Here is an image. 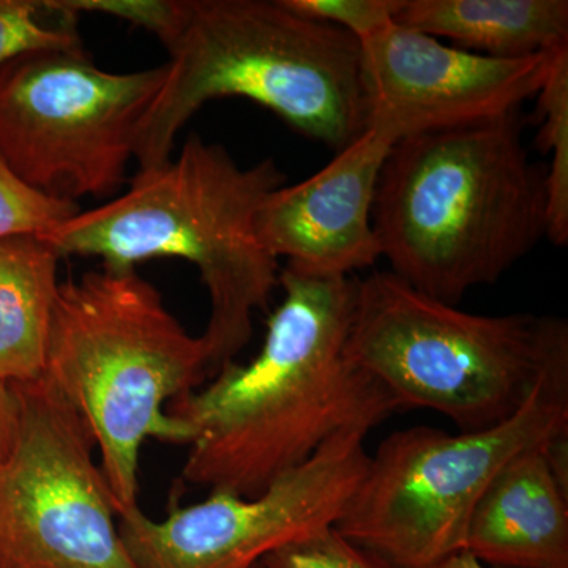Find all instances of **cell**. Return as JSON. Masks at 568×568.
Instances as JSON below:
<instances>
[{
	"instance_id": "obj_1",
	"label": "cell",
	"mask_w": 568,
	"mask_h": 568,
	"mask_svg": "<svg viewBox=\"0 0 568 568\" xmlns=\"http://www.w3.org/2000/svg\"><path fill=\"white\" fill-rule=\"evenodd\" d=\"M283 302L248 364L174 399L171 416L192 437L182 480L211 493L261 495L346 429L372 432L398 409L347 357L354 278H315L284 267Z\"/></svg>"
},
{
	"instance_id": "obj_2",
	"label": "cell",
	"mask_w": 568,
	"mask_h": 568,
	"mask_svg": "<svg viewBox=\"0 0 568 568\" xmlns=\"http://www.w3.org/2000/svg\"><path fill=\"white\" fill-rule=\"evenodd\" d=\"M547 168L530 160L518 111L414 134L388 152L373 224L390 272L458 305L547 237Z\"/></svg>"
},
{
	"instance_id": "obj_3",
	"label": "cell",
	"mask_w": 568,
	"mask_h": 568,
	"mask_svg": "<svg viewBox=\"0 0 568 568\" xmlns=\"http://www.w3.org/2000/svg\"><path fill=\"white\" fill-rule=\"evenodd\" d=\"M284 181L274 159L242 168L223 145L192 134L178 159L138 171L129 192L39 237L61 257H100L111 271L162 257L196 265L211 298L201 338L213 376L248 345L254 312L267 308L278 286V260L254 222Z\"/></svg>"
},
{
	"instance_id": "obj_4",
	"label": "cell",
	"mask_w": 568,
	"mask_h": 568,
	"mask_svg": "<svg viewBox=\"0 0 568 568\" xmlns=\"http://www.w3.org/2000/svg\"><path fill=\"white\" fill-rule=\"evenodd\" d=\"M166 50L168 80L138 134L140 171L170 162L183 125L216 99L250 100L336 152L365 132L361 43L283 0H186Z\"/></svg>"
},
{
	"instance_id": "obj_5",
	"label": "cell",
	"mask_w": 568,
	"mask_h": 568,
	"mask_svg": "<svg viewBox=\"0 0 568 568\" xmlns=\"http://www.w3.org/2000/svg\"><path fill=\"white\" fill-rule=\"evenodd\" d=\"M41 376L91 429L119 517L138 507L145 440L189 446L164 405L203 386L211 361L136 268L102 267L59 284Z\"/></svg>"
},
{
	"instance_id": "obj_6",
	"label": "cell",
	"mask_w": 568,
	"mask_h": 568,
	"mask_svg": "<svg viewBox=\"0 0 568 568\" xmlns=\"http://www.w3.org/2000/svg\"><path fill=\"white\" fill-rule=\"evenodd\" d=\"M566 345L559 317L473 315L375 272L355 286L346 351L398 409L426 407L477 432L517 414Z\"/></svg>"
},
{
	"instance_id": "obj_7",
	"label": "cell",
	"mask_w": 568,
	"mask_h": 568,
	"mask_svg": "<svg viewBox=\"0 0 568 568\" xmlns=\"http://www.w3.org/2000/svg\"><path fill=\"white\" fill-rule=\"evenodd\" d=\"M568 432V345L517 414L477 432H396L369 457L335 529L396 568H432L465 551L477 500L519 452Z\"/></svg>"
},
{
	"instance_id": "obj_8",
	"label": "cell",
	"mask_w": 568,
	"mask_h": 568,
	"mask_svg": "<svg viewBox=\"0 0 568 568\" xmlns=\"http://www.w3.org/2000/svg\"><path fill=\"white\" fill-rule=\"evenodd\" d=\"M168 62L111 73L85 51L22 55L0 67V159L21 181L77 203L126 181Z\"/></svg>"
},
{
	"instance_id": "obj_9",
	"label": "cell",
	"mask_w": 568,
	"mask_h": 568,
	"mask_svg": "<svg viewBox=\"0 0 568 568\" xmlns=\"http://www.w3.org/2000/svg\"><path fill=\"white\" fill-rule=\"evenodd\" d=\"M13 387L17 426L0 455V568H138L91 429L43 376Z\"/></svg>"
},
{
	"instance_id": "obj_10",
	"label": "cell",
	"mask_w": 568,
	"mask_h": 568,
	"mask_svg": "<svg viewBox=\"0 0 568 568\" xmlns=\"http://www.w3.org/2000/svg\"><path fill=\"white\" fill-rule=\"evenodd\" d=\"M365 429L332 437L305 465L254 497L211 493L173 506L155 521L140 507L119 515L123 545L138 568H254L276 549L332 528L369 465Z\"/></svg>"
},
{
	"instance_id": "obj_11",
	"label": "cell",
	"mask_w": 568,
	"mask_h": 568,
	"mask_svg": "<svg viewBox=\"0 0 568 568\" xmlns=\"http://www.w3.org/2000/svg\"><path fill=\"white\" fill-rule=\"evenodd\" d=\"M361 48L366 129L396 142L518 111L540 91L559 52L488 58L396 22Z\"/></svg>"
},
{
	"instance_id": "obj_12",
	"label": "cell",
	"mask_w": 568,
	"mask_h": 568,
	"mask_svg": "<svg viewBox=\"0 0 568 568\" xmlns=\"http://www.w3.org/2000/svg\"><path fill=\"white\" fill-rule=\"evenodd\" d=\"M394 138L376 129L351 142L327 166L274 190L256 213L257 239L286 267L315 278H349L381 257L373 224L377 182Z\"/></svg>"
},
{
	"instance_id": "obj_13",
	"label": "cell",
	"mask_w": 568,
	"mask_h": 568,
	"mask_svg": "<svg viewBox=\"0 0 568 568\" xmlns=\"http://www.w3.org/2000/svg\"><path fill=\"white\" fill-rule=\"evenodd\" d=\"M549 440L515 455L477 500L465 551L485 566L568 568V489L549 463Z\"/></svg>"
},
{
	"instance_id": "obj_14",
	"label": "cell",
	"mask_w": 568,
	"mask_h": 568,
	"mask_svg": "<svg viewBox=\"0 0 568 568\" xmlns=\"http://www.w3.org/2000/svg\"><path fill=\"white\" fill-rule=\"evenodd\" d=\"M395 22L488 58L568 48L567 0H403Z\"/></svg>"
},
{
	"instance_id": "obj_15",
	"label": "cell",
	"mask_w": 568,
	"mask_h": 568,
	"mask_svg": "<svg viewBox=\"0 0 568 568\" xmlns=\"http://www.w3.org/2000/svg\"><path fill=\"white\" fill-rule=\"evenodd\" d=\"M61 260L39 235L0 239V383L43 375Z\"/></svg>"
},
{
	"instance_id": "obj_16",
	"label": "cell",
	"mask_w": 568,
	"mask_h": 568,
	"mask_svg": "<svg viewBox=\"0 0 568 568\" xmlns=\"http://www.w3.org/2000/svg\"><path fill=\"white\" fill-rule=\"evenodd\" d=\"M538 145L551 152L547 168V239L568 244V50L559 51L537 93Z\"/></svg>"
},
{
	"instance_id": "obj_17",
	"label": "cell",
	"mask_w": 568,
	"mask_h": 568,
	"mask_svg": "<svg viewBox=\"0 0 568 568\" xmlns=\"http://www.w3.org/2000/svg\"><path fill=\"white\" fill-rule=\"evenodd\" d=\"M50 51H84L78 14L59 0H0V67Z\"/></svg>"
},
{
	"instance_id": "obj_18",
	"label": "cell",
	"mask_w": 568,
	"mask_h": 568,
	"mask_svg": "<svg viewBox=\"0 0 568 568\" xmlns=\"http://www.w3.org/2000/svg\"><path fill=\"white\" fill-rule=\"evenodd\" d=\"M78 212V203L39 192L0 159V239L47 234Z\"/></svg>"
},
{
	"instance_id": "obj_19",
	"label": "cell",
	"mask_w": 568,
	"mask_h": 568,
	"mask_svg": "<svg viewBox=\"0 0 568 568\" xmlns=\"http://www.w3.org/2000/svg\"><path fill=\"white\" fill-rule=\"evenodd\" d=\"M263 568H396L386 559L343 537L335 526L276 549Z\"/></svg>"
},
{
	"instance_id": "obj_20",
	"label": "cell",
	"mask_w": 568,
	"mask_h": 568,
	"mask_svg": "<svg viewBox=\"0 0 568 568\" xmlns=\"http://www.w3.org/2000/svg\"><path fill=\"white\" fill-rule=\"evenodd\" d=\"M287 9L342 29L361 43L395 22L403 0H283Z\"/></svg>"
},
{
	"instance_id": "obj_21",
	"label": "cell",
	"mask_w": 568,
	"mask_h": 568,
	"mask_svg": "<svg viewBox=\"0 0 568 568\" xmlns=\"http://www.w3.org/2000/svg\"><path fill=\"white\" fill-rule=\"evenodd\" d=\"M67 10L100 13L118 18L159 37L170 47L181 32L186 14V0H59Z\"/></svg>"
},
{
	"instance_id": "obj_22",
	"label": "cell",
	"mask_w": 568,
	"mask_h": 568,
	"mask_svg": "<svg viewBox=\"0 0 568 568\" xmlns=\"http://www.w3.org/2000/svg\"><path fill=\"white\" fill-rule=\"evenodd\" d=\"M18 398L13 386L0 383V455L7 450L17 426Z\"/></svg>"
},
{
	"instance_id": "obj_23",
	"label": "cell",
	"mask_w": 568,
	"mask_h": 568,
	"mask_svg": "<svg viewBox=\"0 0 568 568\" xmlns=\"http://www.w3.org/2000/svg\"><path fill=\"white\" fill-rule=\"evenodd\" d=\"M432 568H496L488 567L485 564H481L480 560L474 558L473 555H469L467 551H459L457 555L450 556V558L440 560L439 564L433 566Z\"/></svg>"
},
{
	"instance_id": "obj_24",
	"label": "cell",
	"mask_w": 568,
	"mask_h": 568,
	"mask_svg": "<svg viewBox=\"0 0 568 568\" xmlns=\"http://www.w3.org/2000/svg\"><path fill=\"white\" fill-rule=\"evenodd\" d=\"M254 568H263V567H261V564H260V566H256V567H254Z\"/></svg>"
}]
</instances>
